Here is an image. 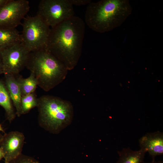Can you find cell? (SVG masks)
I'll return each instance as SVG.
<instances>
[{
  "label": "cell",
  "mask_w": 163,
  "mask_h": 163,
  "mask_svg": "<svg viewBox=\"0 0 163 163\" xmlns=\"http://www.w3.org/2000/svg\"><path fill=\"white\" fill-rule=\"evenodd\" d=\"M70 0H42L37 15L50 28L74 16Z\"/></svg>",
  "instance_id": "6"
},
{
  "label": "cell",
  "mask_w": 163,
  "mask_h": 163,
  "mask_svg": "<svg viewBox=\"0 0 163 163\" xmlns=\"http://www.w3.org/2000/svg\"><path fill=\"white\" fill-rule=\"evenodd\" d=\"M0 131H2L4 133H5L4 130L3 129L1 124H0Z\"/></svg>",
  "instance_id": "23"
},
{
  "label": "cell",
  "mask_w": 163,
  "mask_h": 163,
  "mask_svg": "<svg viewBox=\"0 0 163 163\" xmlns=\"http://www.w3.org/2000/svg\"><path fill=\"white\" fill-rule=\"evenodd\" d=\"M38 99L34 92L22 96L21 101V115L28 113L31 109L37 107Z\"/></svg>",
  "instance_id": "16"
},
{
  "label": "cell",
  "mask_w": 163,
  "mask_h": 163,
  "mask_svg": "<svg viewBox=\"0 0 163 163\" xmlns=\"http://www.w3.org/2000/svg\"><path fill=\"white\" fill-rule=\"evenodd\" d=\"M0 106L5 110L7 119L11 123L16 113L9 93L4 81L0 79Z\"/></svg>",
  "instance_id": "12"
},
{
  "label": "cell",
  "mask_w": 163,
  "mask_h": 163,
  "mask_svg": "<svg viewBox=\"0 0 163 163\" xmlns=\"http://www.w3.org/2000/svg\"><path fill=\"white\" fill-rule=\"evenodd\" d=\"M8 163H40L34 158L22 153Z\"/></svg>",
  "instance_id": "17"
},
{
  "label": "cell",
  "mask_w": 163,
  "mask_h": 163,
  "mask_svg": "<svg viewBox=\"0 0 163 163\" xmlns=\"http://www.w3.org/2000/svg\"><path fill=\"white\" fill-rule=\"evenodd\" d=\"M9 0H0V8L5 5Z\"/></svg>",
  "instance_id": "20"
},
{
  "label": "cell",
  "mask_w": 163,
  "mask_h": 163,
  "mask_svg": "<svg viewBox=\"0 0 163 163\" xmlns=\"http://www.w3.org/2000/svg\"><path fill=\"white\" fill-rule=\"evenodd\" d=\"M85 30L83 20L74 16L51 28L45 48L71 70L81 56Z\"/></svg>",
  "instance_id": "1"
},
{
  "label": "cell",
  "mask_w": 163,
  "mask_h": 163,
  "mask_svg": "<svg viewBox=\"0 0 163 163\" xmlns=\"http://www.w3.org/2000/svg\"><path fill=\"white\" fill-rule=\"evenodd\" d=\"M16 77L22 96L34 92L38 85V82L33 73L30 72V76L26 78L18 75H16Z\"/></svg>",
  "instance_id": "15"
},
{
  "label": "cell",
  "mask_w": 163,
  "mask_h": 163,
  "mask_svg": "<svg viewBox=\"0 0 163 163\" xmlns=\"http://www.w3.org/2000/svg\"><path fill=\"white\" fill-rule=\"evenodd\" d=\"M20 43L21 34L16 28H0V52Z\"/></svg>",
  "instance_id": "13"
},
{
  "label": "cell",
  "mask_w": 163,
  "mask_h": 163,
  "mask_svg": "<svg viewBox=\"0 0 163 163\" xmlns=\"http://www.w3.org/2000/svg\"><path fill=\"white\" fill-rule=\"evenodd\" d=\"M118 161L116 163H143L145 153L140 149L133 151L129 147L118 151Z\"/></svg>",
  "instance_id": "14"
},
{
  "label": "cell",
  "mask_w": 163,
  "mask_h": 163,
  "mask_svg": "<svg viewBox=\"0 0 163 163\" xmlns=\"http://www.w3.org/2000/svg\"><path fill=\"white\" fill-rule=\"evenodd\" d=\"M143 163H163V161H155V160L154 161H152L150 162H148V163L144 162Z\"/></svg>",
  "instance_id": "22"
},
{
  "label": "cell",
  "mask_w": 163,
  "mask_h": 163,
  "mask_svg": "<svg viewBox=\"0 0 163 163\" xmlns=\"http://www.w3.org/2000/svg\"><path fill=\"white\" fill-rule=\"evenodd\" d=\"M30 53L21 43L0 52L3 65L4 74L18 75L26 67Z\"/></svg>",
  "instance_id": "8"
},
{
  "label": "cell",
  "mask_w": 163,
  "mask_h": 163,
  "mask_svg": "<svg viewBox=\"0 0 163 163\" xmlns=\"http://www.w3.org/2000/svg\"><path fill=\"white\" fill-rule=\"evenodd\" d=\"M4 75V82L15 108L16 114L19 117L21 115V101L22 96L16 75L10 74Z\"/></svg>",
  "instance_id": "11"
},
{
  "label": "cell",
  "mask_w": 163,
  "mask_h": 163,
  "mask_svg": "<svg viewBox=\"0 0 163 163\" xmlns=\"http://www.w3.org/2000/svg\"><path fill=\"white\" fill-rule=\"evenodd\" d=\"M128 0H101L88 5L85 22L93 30L104 33L120 26L131 14Z\"/></svg>",
  "instance_id": "2"
},
{
  "label": "cell",
  "mask_w": 163,
  "mask_h": 163,
  "mask_svg": "<svg viewBox=\"0 0 163 163\" xmlns=\"http://www.w3.org/2000/svg\"><path fill=\"white\" fill-rule=\"evenodd\" d=\"M140 149L148 152L152 159L157 155L163 154V133L160 131L148 133L139 141Z\"/></svg>",
  "instance_id": "10"
},
{
  "label": "cell",
  "mask_w": 163,
  "mask_h": 163,
  "mask_svg": "<svg viewBox=\"0 0 163 163\" xmlns=\"http://www.w3.org/2000/svg\"><path fill=\"white\" fill-rule=\"evenodd\" d=\"M70 2L73 5L81 6L89 4L91 1L90 0H70Z\"/></svg>",
  "instance_id": "18"
},
{
  "label": "cell",
  "mask_w": 163,
  "mask_h": 163,
  "mask_svg": "<svg viewBox=\"0 0 163 163\" xmlns=\"http://www.w3.org/2000/svg\"><path fill=\"white\" fill-rule=\"evenodd\" d=\"M21 43L30 52L45 48L51 28L37 14L23 19Z\"/></svg>",
  "instance_id": "5"
},
{
  "label": "cell",
  "mask_w": 163,
  "mask_h": 163,
  "mask_svg": "<svg viewBox=\"0 0 163 163\" xmlns=\"http://www.w3.org/2000/svg\"><path fill=\"white\" fill-rule=\"evenodd\" d=\"M3 135L0 133V141L1 140Z\"/></svg>",
  "instance_id": "24"
},
{
  "label": "cell",
  "mask_w": 163,
  "mask_h": 163,
  "mask_svg": "<svg viewBox=\"0 0 163 163\" xmlns=\"http://www.w3.org/2000/svg\"><path fill=\"white\" fill-rule=\"evenodd\" d=\"M4 73L3 65L2 58L0 55V75Z\"/></svg>",
  "instance_id": "19"
},
{
  "label": "cell",
  "mask_w": 163,
  "mask_h": 163,
  "mask_svg": "<svg viewBox=\"0 0 163 163\" xmlns=\"http://www.w3.org/2000/svg\"><path fill=\"white\" fill-rule=\"evenodd\" d=\"M4 155L2 151L0 148V161L2 159L4 158Z\"/></svg>",
  "instance_id": "21"
},
{
  "label": "cell",
  "mask_w": 163,
  "mask_h": 163,
  "mask_svg": "<svg viewBox=\"0 0 163 163\" xmlns=\"http://www.w3.org/2000/svg\"><path fill=\"white\" fill-rule=\"evenodd\" d=\"M26 67L34 74L38 85L46 91L62 82L69 71L63 63L45 48L30 52Z\"/></svg>",
  "instance_id": "3"
},
{
  "label": "cell",
  "mask_w": 163,
  "mask_h": 163,
  "mask_svg": "<svg viewBox=\"0 0 163 163\" xmlns=\"http://www.w3.org/2000/svg\"><path fill=\"white\" fill-rule=\"evenodd\" d=\"M38 122L45 130L58 134L71 123L73 108L69 101L49 95L38 99Z\"/></svg>",
  "instance_id": "4"
},
{
  "label": "cell",
  "mask_w": 163,
  "mask_h": 163,
  "mask_svg": "<svg viewBox=\"0 0 163 163\" xmlns=\"http://www.w3.org/2000/svg\"><path fill=\"white\" fill-rule=\"evenodd\" d=\"M26 0H9L0 8V28L14 29L21 25V21L30 9Z\"/></svg>",
  "instance_id": "7"
},
{
  "label": "cell",
  "mask_w": 163,
  "mask_h": 163,
  "mask_svg": "<svg viewBox=\"0 0 163 163\" xmlns=\"http://www.w3.org/2000/svg\"><path fill=\"white\" fill-rule=\"evenodd\" d=\"M25 137L18 131L5 133L0 141V148L3 152L5 163H8L21 153Z\"/></svg>",
  "instance_id": "9"
}]
</instances>
